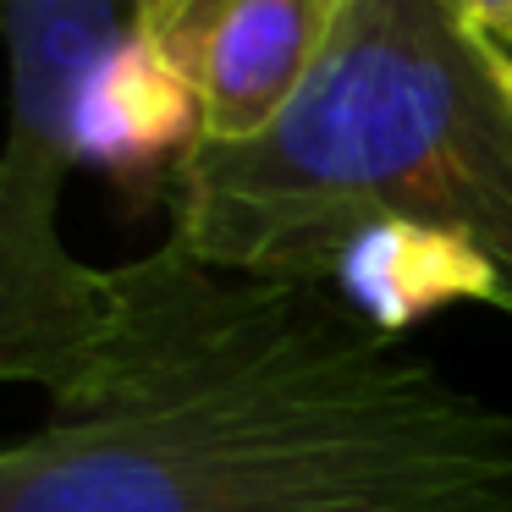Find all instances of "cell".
I'll list each match as a JSON object with an SVG mask.
<instances>
[{
	"instance_id": "6",
	"label": "cell",
	"mask_w": 512,
	"mask_h": 512,
	"mask_svg": "<svg viewBox=\"0 0 512 512\" xmlns=\"http://www.w3.org/2000/svg\"><path fill=\"white\" fill-rule=\"evenodd\" d=\"M331 287L364 314L369 325L402 336L413 320L457 298L490 303L507 314V281L490 265L485 248L457 232H435L419 221H375L336 254Z\"/></svg>"
},
{
	"instance_id": "1",
	"label": "cell",
	"mask_w": 512,
	"mask_h": 512,
	"mask_svg": "<svg viewBox=\"0 0 512 512\" xmlns=\"http://www.w3.org/2000/svg\"><path fill=\"white\" fill-rule=\"evenodd\" d=\"M0 512H512V408L331 281L166 237L116 270L111 325L0 452Z\"/></svg>"
},
{
	"instance_id": "3",
	"label": "cell",
	"mask_w": 512,
	"mask_h": 512,
	"mask_svg": "<svg viewBox=\"0 0 512 512\" xmlns=\"http://www.w3.org/2000/svg\"><path fill=\"white\" fill-rule=\"evenodd\" d=\"M138 0H12V138L0 166V375L56 397L116 309V270L61 248L56 199L78 160L72 111Z\"/></svg>"
},
{
	"instance_id": "4",
	"label": "cell",
	"mask_w": 512,
	"mask_h": 512,
	"mask_svg": "<svg viewBox=\"0 0 512 512\" xmlns=\"http://www.w3.org/2000/svg\"><path fill=\"white\" fill-rule=\"evenodd\" d=\"M342 0H138L133 23L193 83L204 138H259L331 39Z\"/></svg>"
},
{
	"instance_id": "2",
	"label": "cell",
	"mask_w": 512,
	"mask_h": 512,
	"mask_svg": "<svg viewBox=\"0 0 512 512\" xmlns=\"http://www.w3.org/2000/svg\"><path fill=\"white\" fill-rule=\"evenodd\" d=\"M375 221L468 237L512 298V50L446 0H342L298 100L171 177V237L248 276L331 281Z\"/></svg>"
},
{
	"instance_id": "5",
	"label": "cell",
	"mask_w": 512,
	"mask_h": 512,
	"mask_svg": "<svg viewBox=\"0 0 512 512\" xmlns=\"http://www.w3.org/2000/svg\"><path fill=\"white\" fill-rule=\"evenodd\" d=\"M204 138V105L193 83L160 56L138 23L89 67L72 111V149L78 160L122 177L171 171L199 149Z\"/></svg>"
},
{
	"instance_id": "7",
	"label": "cell",
	"mask_w": 512,
	"mask_h": 512,
	"mask_svg": "<svg viewBox=\"0 0 512 512\" xmlns=\"http://www.w3.org/2000/svg\"><path fill=\"white\" fill-rule=\"evenodd\" d=\"M468 28H479L485 39H496L501 50H512V0H446Z\"/></svg>"
}]
</instances>
